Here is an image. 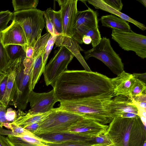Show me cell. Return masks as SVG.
<instances>
[{"label": "cell", "mask_w": 146, "mask_h": 146, "mask_svg": "<svg viewBox=\"0 0 146 146\" xmlns=\"http://www.w3.org/2000/svg\"><path fill=\"white\" fill-rule=\"evenodd\" d=\"M58 102L90 98H112L111 79L97 72L86 70L64 72L53 88Z\"/></svg>", "instance_id": "1"}, {"label": "cell", "mask_w": 146, "mask_h": 146, "mask_svg": "<svg viewBox=\"0 0 146 146\" xmlns=\"http://www.w3.org/2000/svg\"><path fill=\"white\" fill-rule=\"evenodd\" d=\"M106 133L114 146H143L146 142L145 127L139 116L114 117Z\"/></svg>", "instance_id": "2"}, {"label": "cell", "mask_w": 146, "mask_h": 146, "mask_svg": "<svg viewBox=\"0 0 146 146\" xmlns=\"http://www.w3.org/2000/svg\"><path fill=\"white\" fill-rule=\"evenodd\" d=\"M112 99L110 98H97L62 101L58 108L106 125L114 118L111 112Z\"/></svg>", "instance_id": "3"}, {"label": "cell", "mask_w": 146, "mask_h": 146, "mask_svg": "<svg viewBox=\"0 0 146 146\" xmlns=\"http://www.w3.org/2000/svg\"><path fill=\"white\" fill-rule=\"evenodd\" d=\"M44 11L36 8L14 12L13 19L22 27L28 46L34 47L45 27Z\"/></svg>", "instance_id": "4"}, {"label": "cell", "mask_w": 146, "mask_h": 146, "mask_svg": "<svg viewBox=\"0 0 146 146\" xmlns=\"http://www.w3.org/2000/svg\"><path fill=\"white\" fill-rule=\"evenodd\" d=\"M83 118L78 114L61 110L58 108H54L53 112L41 123L34 134L37 135L67 131Z\"/></svg>", "instance_id": "5"}, {"label": "cell", "mask_w": 146, "mask_h": 146, "mask_svg": "<svg viewBox=\"0 0 146 146\" xmlns=\"http://www.w3.org/2000/svg\"><path fill=\"white\" fill-rule=\"evenodd\" d=\"M84 58L87 60L93 57L104 63L117 76L124 70V65L119 55L111 47L110 40L103 37L100 42L91 49L84 52Z\"/></svg>", "instance_id": "6"}, {"label": "cell", "mask_w": 146, "mask_h": 146, "mask_svg": "<svg viewBox=\"0 0 146 146\" xmlns=\"http://www.w3.org/2000/svg\"><path fill=\"white\" fill-rule=\"evenodd\" d=\"M66 48L61 46L55 51L49 62L46 65L43 73L46 86L51 85L53 88L61 75L67 70V66L74 57Z\"/></svg>", "instance_id": "7"}, {"label": "cell", "mask_w": 146, "mask_h": 146, "mask_svg": "<svg viewBox=\"0 0 146 146\" xmlns=\"http://www.w3.org/2000/svg\"><path fill=\"white\" fill-rule=\"evenodd\" d=\"M23 61H21L18 66L9 104L21 111L25 110L27 107L28 99L31 91V71L28 73L24 72Z\"/></svg>", "instance_id": "8"}, {"label": "cell", "mask_w": 146, "mask_h": 146, "mask_svg": "<svg viewBox=\"0 0 146 146\" xmlns=\"http://www.w3.org/2000/svg\"><path fill=\"white\" fill-rule=\"evenodd\" d=\"M111 38L124 50L134 52L141 58H146V36L131 30L122 31L112 29Z\"/></svg>", "instance_id": "9"}, {"label": "cell", "mask_w": 146, "mask_h": 146, "mask_svg": "<svg viewBox=\"0 0 146 146\" xmlns=\"http://www.w3.org/2000/svg\"><path fill=\"white\" fill-rule=\"evenodd\" d=\"M58 102L53 88L49 92L42 93L31 90L28 99L31 108L28 112L33 113L48 111L53 108L54 106Z\"/></svg>", "instance_id": "10"}, {"label": "cell", "mask_w": 146, "mask_h": 146, "mask_svg": "<svg viewBox=\"0 0 146 146\" xmlns=\"http://www.w3.org/2000/svg\"><path fill=\"white\" fill-rule=\"evenodd\" d=\"M60 7L62 35L72 37L77 13V0H56Z\"/></svg>", "instance_id": "11"}, {"label": "cell", "mask_w": 146, "mask_h": 146, "mask_svg": "<svg viewBox=\"0 0 146 146\" xmlns=\"http://www.w3.org/2000/svg\"><path fill=\"white\" fill-rule=\"evenodd\" d=\"M111 112L114 117H135L139 115L138 108L129 96L119 95L112 99Z\"/></svg>", "instance_id": "12"}, {"label": "cell", "mask_w": 146, "mask_h": 146, "mask_svg": "<svg viewBox=\"0 0 146 146\" xmlns=\"http://www.w3.org/2000/svg\"><path fill=\"white\" fill-rule=\"evenodd\" d=\"M3 45L18 44L27 45V38L24 31L20 25L13 19L11 24L4 30L0 32Z\"/></svg>", "instance_id": "13"}, {"label": "cell", "mask_w": 146, "mask_h": 146, "mask_svg": "<svg viewBox=\"0 0 146 146\" xmlns=\"http://www.w3.org/2000/svg\"><path fill=\"white\" fill-rule=\"evenodd\" d=\"M108 125L93 120L83 118L67 131L87 135H97L106 133Z\"/></svg>", "instance_id": "14"}, {"label": "cell", "mask_w": 146, "mask_h": 146, "mask_svg": "<svg viewBox=\"0 0 146 146\" xmlns=\"http://www.w3.org/2000/svg\"><path fill=\"white\" fill-rule=\"evenodd\" d=\"M36 136L50 143L68 141H82L88 142L92 145L91 141L93 135L65 131L57 133H46Z\"/></svg>", "instance_id": "15"}, {"label": "cell", "mask_w": 146, "mask_h": 146, "mask_svg": "<svg viewBox=\"0 0 146 146\" xmlns=\"http://www.w3.org/2000/svg\"><path fill=\"white\" fill-rule=\"evenodd\" d=\"M55 44L56 47L64 46L68 49L78 60L86 71H92L80 53L84 50L72 38L62 35L56 36Z\"/></svg>", "instance_id": "16"}, {"label": "cell", "mask_w": 146, "mask_h": 146, "mask_svg": "<svg viewBox=\"0 0 146 146\" xmlns=\"http://www.w3.org/2000/svg\"><path fill=\"white\" fill-rule=\"evenodd\" d=\"M136 79L133 74L123 71L111 80L113 87V96H128Z\"/></svg>", "instance_id": "17"}, {"label": "cell", "mask_w": 146, "mask_h": 146, "mask_svg": "<svg viewBox=\"0 0 146 146\" xmlns=\"http://www.w3.org/2000/svg\"><path fill=\"white\" fill-rule=\"evenodd\" d=\"M44 50L41 51L38 49L34 50L33 57V63L31 66L30 76V88L33 90L39 80L44 68L43 63Z\"/></svg>", "instance_id": "18"}, {"label": "cell", "mask_w": 146, "mask_h": 146, "mask_svg": "<svg viewBox=\"0 0 146 146\" xmlns=\"http://www.w3.org/2000/svg\"><path fill=\"white\" fill-rule=\"evenodd\" d=\"M54 108L51 110L45 112L30 113H25L20 110L19 114L13 122L10 123L17 126L24 127L30 124L35 123H42L53 112Z\"/></svg>", "instance_id": "19"}, {"label": "cell", "mask_w": 146, "mask_h": 146, "mask_svg": "<svg viewBox=\"0 0 146 146\" xmlns=\"http://www.w3.org/2000/svg\"><path fill=\"white\" fill-rule=\"evenodd\" d=\"M98 23L97 13L88 7L87 10L78 11L73 29L81 26L90 29L98 28Z\"/></svg>", "instance_id": "20"}, {"label": "cell", "mask_w": 146, "mask_h": 146, "mask_svg": "<svg viewBox=\"0 0 146 146\" xmlns=\"http://www.w3.org/2000/svg\"><path fill=\"white\" fill-rule=\"evenodd\" d=\"M87 1L89 4L92 5L96 9H100L117 16L126 21L133 23L142 31H144L146 29V27L144 25L110 7L102 0H91Z\"/></svg>", "instance_id": "21"}, {"label": "cell", "mask_w": 146, "mask_h": 146, "mask_svg": "<svg viewBox=\"0 0 146 146\" xmlns=\"http://www.w3.org/2000/svg\"><path fill=\"white\" fill-rule=\"evenodd\" d=\"M24 61L21 58L13 60L11 67L7 73V79L5 92L0 103L7 106L9 105L14 83L17 73V68L20 62Z\"/></svg>", "instance_id": "22"}, {"label": "cell", "mask_w": 146, "mask_h": 146, "mask_svg": "<svg viewBox=\"0 0 146 146\" xmlns=\"http://www.w3.org/2000/svg\"><path fill=\"white\" fill-rule=\"evenodd\" d=\"M84 35L91 38V44L93 47L98 44L102 38L98 28L90 29L83 26L74 29L73 35L72 38L76 40L78 44H82L83 43L82 38Z\"/></svg>", "instance_id": "23"}, {"label": "cell", "mask_w": 146, "mask_h": 146, "mask_svg": "<svg viewBox=\"0 0 146 146\" xmlns=\"http://www.w3.org/2000/svg\"><path fill=\"white\" fill-rule=\"evenodd\" d=\"M100 21L103 26L122 31L129 32L131 30L128 23L115 15L103 16Z\"/></svg>", "instance_id": "24"}, {"label": "cell", "mask_w": 146, "mask_h": 146, "mask_svg": "<svg viewBox=\"0 0 146 146\" xmlns=\"http://www.w3.org/2000/svg\"><path fill=\"white\" fill-rule=\"evenodd\" d=\"M27 45L9 44L5 47L11 60H14L19 58H21L24 60L26 56L25 49Z\"/></svg>", "instance_id": "25"}, {"label": "cell", "mask_w": 146, "mask_h": 146, "mask_svg": "<svg viewBox=\"0 0 146 146\" xmlns=\"http://www.w3.org/2000/svg\"><path fill=\"white\" fill-rule=\"evenodd\" d=\"M0 31V73L7 74L13 60L9 58L2 42Z\"/></svg>", "instance_id": "26"}, {"label": "cell", "mask_w": 146, "mask_h": 146, "mask_svg": "<svg viewBox=\"0 0 146 146\" xmlns=\"http://www.w3.org/2000/svg\"><path fill=\"white\" fill-rule=\"evenodd\" d=\"M53 23L56 31L59 35L62 34V24L60 11H55L51 8L44 11Z\"/></svg>", "instance_id": "27"}, {"label": "cell", "mask_w": 146, "mask_h": 146, "mask_svg": "<svg viewBox=\"0 0 146 146\" xmlns=\"http://www.w3.org/2000/svg\"><path fill=\"white\" fill-rule=\"evenodd\" d=\"M39 1L38 0H13V5L15 12L35 9L37 6Z\"/></svg>", "instance_id": "28"}, {"label": "cell", "mask_w": 146, "mask_h": 146, "mask_svg": "<svg viewBox=\"0 0 146 146\" xmlns=\"http://www.w3.org/2000/svg\"><path fill=\"white\" fill-rule=\"evenodd\" d=\"M143 93H146V85L136 79L133 84L128 96L130 98Z\"/></svg>", "instance_id": "29"}, {"label": "cell", "mask_w": 146, "mask_h": 146, "mask_svg": "<svg viewBox=\"0 0 146 146\" xmlns=\"http://www.w3.org/2000/svg\"><path fill=\"white\" fill-rule=\"evenodd\" d=\"M92 142L94 145L102 146H105L112 143L110 138L106 133L93 136Z\"/></svg>", "instance_id": "30"}, {"label": "cell", "mask_w": 146, "mask_h": 146, "mask_svg": "<svg viewBox=\"0 0 146 146\" xmlns=\"http://www.w3.org/2000/svg\"><path fill=\"white\" fill-rule=\"evenodd\" d=\"M13 17V13L9 10L0 12V31H2L7 27L9 22Z\"/></svg>", "instance_id": "31"}, {"label": "cell", "mask_w": 146, "mask_h": 146, "mask_svg": "<svg viewBox=\"0 0 146 146\" xmlns=\"http://www.w3.org/2000/svg\"><path fill=\"white\" fill-rule=\"evenodd\" d=\"M56 36L51 35L46 46L43 59V65L44 67L46 65L49 55L55 44Z\"/></svg>", "instance_id": "32"}, {"label": "cell", "mask_w": 146, "mask_h": 146, "mask_svg": "<svg viewBox=\"0 0 146 146\" xmlns=\"http://www.w3.org/2000/svg\"><path fill=\"white\" fill-rule=\"evenodd\" d=\"M46 145L50 146H100L93 145L88 142L76 141L52 143L47 144Z\"/></svg>", "instance_id": "33"}, {"label": "cell", "mask_w": 146, "mask_h": 146, "mask_svg": "<svg viewBox=\"0 0 146 146\" xmlns=\"http://www.w3.org/2000/svg\"><path fill=\"white\" fill-rule=\"evenodd\" d=\"M7 107L0 103V124L1 127L4 126L9 129H10V123L7 120L6 118Z\"/></svg>", "instance_id": "34"}, {"label": "cell", "mask_w": 146, "mask_h": 146, "mask_svg": "<svg viewBox=\"0 0 146 146\" xmlns=\"http://www.w3.org/2000/svg\"><path fill=\"white\" fill-rule=\"evenodd\" d=\"M9 125L10 126V130L13 132L14 136H18L26 135L33 134L22 127L16 126L10 123Z\"/></svg>", "instance_id": "35"}, {"label": "cell", "mask_w": 146, "mask_h": 146, "mask_svg": "<svg viewBox=\"0 0 146 146\" xmlns=\"http://www.w3.org/2000/svg\"><path fill=\"white\" fill-rule=\"evenodd\" d=\"M44 17L46 29L48 33L52 36H56L59 35L56 32L53 23L49 17L44 11Z\"/></svg>", "instance_id": "36"}, {"label": "cell", "mask_w": 146, "mask_h": 146, "mask_svg": "<svg viewBox=\"0 0 146 146\" xmlns=\"http://www.w3.org/2000/svg\"><path fill=\"white\" fill-rule=\"evenodd\" d=\"M106 3L112 8L121 12L123 5L120 0H102Z\"/></svg>", "instance_id": "37"}, {"label": "cell", "mask_w": 146, "mask_h": 146, "mask_svg": "<svg viewBox=\"0 0 146 146\" xmlns=\"http://www.w3.org/2000/svg\"><path fill=\"white\" fill-rule=\"evenodd\" d=\"M17 114L16 111L11 108H8L6 110V118L7 120L10 123L13 121L17 117Z\"/></svg>", "instance_id": "38"}, {"label": "cell", "mask_w": 146, "mask_h": 146, "mask_svg": "<svg viewBox=\"0 0 146 146\" xmlns=\"http://www.w3.org/2000/svg\"><path fill=\"white\" fill-rule=\"evenodd\" d=\"M41 123H35L27 125L23 128L34 134Z\"/></svg>", "instance_id": "39"}, {"label": "cell", "mask_w": 146, "mask_h": 146, "mask_svg": "<svg viewBox=\"0 0 146 146\" xmlns=\"http://www.w3.org/2000/svg\"><path fill=\"white\" fill-rule=\"evenodd\" d=\"M34 51L33 47L27 45L25 49L26 56L25 58L33 61Z\"/></svg>", "instance_id": "40"}, {"label": "cell", "mask_w": 146, "mask_h": 146, "mask_svg": "<svg viewBox=\"0 0 146 146\" xmlns=\"http://www.w3.org/2000/svg\"><path fill=\"white\" fill-rule=\"evenodd\" d=\"M7 79V74L0 83V101L2 99L4 95Z\"/></svg>", "instance_id": "41"}, {"label": "cell", "mask_w": 146, "mask_h": 146, "mask_svg": "<svg viewBox=\"0 0 146 146\" xmlns=\"http://www.w3.org/2000/svg\"><path fill=\"white\" fill-rule=\"evenodd\" d=\"M134 78L146 84V73L142 74H138L134 73L133 74Z\"/></svg>", "instance_id": "42"}, {"label": "cell", "mask_w": 146, "mask_h": 146, "mask_svg": "<svg viewBox=\"0 0 146 146\" xmlns=\"http://www.w3.org/2000/svg\"><path fill=\"white\" fill-rule=\"evenodd\" d=\"M0 135H7L8 136H14V135L11 130H7L3 129V127L0 128Z\"/></svg>", "instance_id": "43"}, {"label": "cell", "mask_w": 146, "mask_h": 146, "mask_svg": "<svg viewBox=\"0 0 146 146\" xmlns=\"http://www.w3.org/2000/svg\"><path fill=\"white\" fill-rule=\"evenodd\" d=\"M0 140L3 146H13L7 137L0 135Z\"/></svg>", "instance_id": "44"}, {"label": "cell", "mask_w": 146, "mask_h": 146, "mask_svg": "<svg viewBox=\"0 0 146 146\" xmlns=\"http://www.w3.org/2000/svg\"><path fill=\"white\" fill-rule=\"evenodd\" d=\"M82 41L83 43L85 44H88L91 43L92 40L90 37L84 35L82 38Z\"/></svg>", "instance_id": "45"}, {"label": "cell", "mask_w": 146, "mask_h": 146, "mask_svg": "<svg viewBox=\"0 0 146 146\" xmlns=\"http://www.w3.org/2000/svg\"><path fill=\"white\" fill-rule=\"evenodd\" d=\"M7 74H4L0 73V83L5 78L7 75Z\"/></svg>", "instance_id": "46"}, {"label": "cell", "mask_w": 146, "mask_h": 146, "mask_svg": "<svg viewBox=\"0 0 146 146\" xmlns=\"http://www.w3.org/2000/svg\"><path fill=\"white\" fill-rule=\"evenodd\" d=\"M145 7H146V0H138Z\"/></svg>", "instance_id": "47"}, {"label": "cell", "mask_w": 146, "mask_h": 146, "mask_svg": "<svg viewBox=\"0 0 146 146\" xmlns=\"http://www.w3.org/2000/svg\"><path fill=\"white\" fill-rule=\"evenodd\" d=\"M104 146H114V145H113V143H112L110 144H109V145H105Z\"/></svg>", "instance_id": "48"}, {"label": "cell", "mask_w": 146, "mask_h": 146, "mask_svg": "<svg viewBox=\"0 0 146 146\" xmlns=\"http://www.w3.org/2000/svg\"><path fill=\"white\" fill-rule=\"evenodd\" d=\"M0 146H3L0 140Z\"/></svg>", "instance_id": "49"}, {"label": "cell", "mask_w": 146, "mask_h": 146, "mask_svg": "<svg viewBox=\"0 0 146 146\" xmlns=\"http://www.w3.org/2000/svg\"><path fill=\"white\" fill-rule=\"evenodd\" d=\"M49 146V145H42V146Z\"/></svg>", "instance_id": "50"}, {"label": "cell", "mask_w": 146, "mask_h": 146, "mask_svg": "<svg viewBox=\"0 0 146 146\" xmlns=\"http://www.w3.org/2000/svg\"><path fill=\"white\" fill-rule=\"evenodd\" d=\"M2 127L1 126V125L0 124V128L1 127Z\"/></svg>", "instance_id": "51"}]
</instances>
